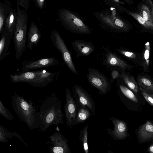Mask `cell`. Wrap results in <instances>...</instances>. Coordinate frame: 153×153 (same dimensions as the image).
Masks as SVG:
<instances>
[{
	"label": "cell",
	"instance_id": "8992f818",
	"mask_svg": "<svg viewBox=\"0 0 153 153\" xmlns=\"http://www.w3.org/2000/svg\"><path fill=\"white\" fill-rule=\"evenodd\" d=\"M102 64L109 68H117L121 70H130L132 66L120 57L114 51L106 46L102 48Z\"/></svg>",
	"mask_w": 153,
	"mask_h": 153
},
{
	"label": "cell",
	"instance_id": "2e32d148",
	"mask_svg": "<svg viewBox=\"0 0 153 153\" xmlns=\"http://www.w3.org/2000/svg\"><path fill=\"white\" fill-rule=\"evenodd\" d=\"M41 34L37 26L33 22L31 24L28 32L27 46L32 50L39 42L41 38Z\"/></svg>",
	"mask_w": 153,
	"mask_h": 153
},
{
	"label": "cell",
	"instance_id": "4dcf8cb0",
	"mask_svg": "<svg viewBox=\"0 0 153 153\" xmlns=\"http://www.w3.org/2000/svg\"><path fill=\"white\" fill-rule=\"evenodd\" d=\"M117 68L110 69L111 78L109 80L110 83H113L115 79H117L120 78V72L117 70Z\"/></svg>",
	"mask_w": 153,
	"mask_h": 153
},
{
	"label": "cell",
	"instance_id": "d590c367",
	"mask_svg": "<svg viewBox=\"0 0 153 153\" xmlns=\"http://www.w3.org/2000/svg\"><path fill=\"white\" fill-rule=\"evenodd\" d=\"M27 0H19V3L20 5H22V6L24 7V4L26 3Z\"/></svg>",
	"mask_w": 153,
	"mask_h": 153
},
{
	"label": "cell",
	"instance_id": "9a60e30c",
	"mask_svg": "<svg viewBox=\"0 0 153 153\" xmlns=\"http://www.w3.org/2000/svg\"><path fill=\"white\" fill-rule=\"evenodd\" d=\"M110 119L114 125V130L112 131L114 136L119 140L126 138L128 136V129L125 122L114 117Z\"/></svg>",
	"mask_w": 153,
	"mask_h": 153
},
{
	"label": "cell",
	"instance_id": "f35d334b",
	"mask_svg": "<svg viewBox=\"0 0 153 153\" xmlns=\"http://www.w3.org/2000/svg\"><path fill=\"white\" fill-rule=\"evenodd\" d=\"M149 94L153 97V94H152L148 92Z\"/></svg>",
	"mask_w": 153,
	"mask_h": 153
},
{
	"label": "cell",
	"instance_id": "603a6c76",
	"mask_svg": "<svg viewBox=\"0 0 153 153\" xmlns=\"http://www.w3.org/2000/svg\"><path fill=\"white\" fill-rule=\"evenodd\" d=\"M88 124H87L79 131V140L82 142L83 150L85 153H88L89 151L88 142Z\"/></svg>",
	"mask_w": 153,
	"mask_h": 153
},
{
	"label": "cell",
	"instance_id": "f546056e",
	"mask_svg": "<svg viewBox=\"0 0 153 153\" xmlns=\"http://www.w3.org/2000/svg\"><path fill=\"white\" fill-rule=\"evenodd\" d=\"M139 90L141 92L143 96L147 102L151 105L153 106V98L149 94L148 92L140 86H139Z\"/></svg>",
	"mask_w": 153,
	"mask_h": 153
},
{
	"label": "cell",
	"instance_id": "8fae6325",
	"mask_svg": "<svg viewBox=\"0 0 153 153\" xmlns=\"http://www.w3.org/2000/svg\"><path fill=\"white\" fill-rule=\"evenodd\" d=\"M59 64L57 59L54 57L41 58L36 61H25L22 63L21 72L55 66Z\"/></svg>",
	"mask_w": 153,
	"mask_h": 153
},
{
	"label": "cell",
	"instance_id": "5b68a950",
	"mask_svg": "<svg viewBox=\"0 0 153 153\" xmlns=\"http://www.w3.org/2000/svg\"><path fill=\"white\" fill-rule=\"evenodd\" d=\"M50 39L55 48L60 52L64 63L69 70L73 73L79 75V73L73 62L70 51L63 39L57 30H55L52 31Z\"/></svg>",
	"mask_w": 153,
	"mask_h": 153
},
{
	"label": "cell",
	"instance_id": "ffe728a7",
	"mask_svg": "<svg viewBox=\"0 0 153 153\" xmlns=\"http://www.w3.org/2000/svg\"><path fill=\"white\" fill-rule=\"evenodd\" d=\"M137 82L139 86L153 94V82L150 78L145 76H139L137 77Z\"/></svg>",
	"mask_w": 153,
	"mask_h": 153
},
{
	"label": "cell",
	"instance_id": "74e56055",
	"mask_svg": "<svg viewBox=\"0 0 153 153\" xmlns=\"http://www.w3.org/2000/svg\"><path fill=\"white\" fill-rule=\"evenodd\" d=\"M152 11H151V14L152 16L153 17V3L152 4Z\"/></svg>",
	"mask_w": 153,
	"mask_h": 153
},
{
	"label": "cell",
	"instance_id": "d4e9b609",
	"mask_svg": "<svg viewBox=\"0 0 153 153\" xmlns=\"http://www.w3.org/2000/svg\"><path fill=\"white\" fill-rule=\"evenodd\" d=\"M13 136V132L9 131L1 125H0V142L7 143L8 140L11 139Z\"/></svg>",
	"mask_w": 153,
	"mask_h": 153
},
{
	"label": "cell",
	"instance_id": "836d02e7",
	"mask_svg": "<svg viewBox=\"0 0 153 153\" xmlns=\"http://www.w3.org/2000/svg\"><path fill=\"white\" fill-rule=\"evenodd\" d=\"M13 133L14 136H15L18 137L20 141L21 142H22L23 143H24L27 147L28 146L27 143L24 142V141L22 139V138L21 136L18 134H17L15 132H14Z\"/></svg>",
	"mask_w": 153,
	"mask_h": 153
},
{
	"label": "cell",
	"instance_id": "9c48e42d",
	"mask_svg": "<svg viewBox=\"0 0 153 153\" xmlns=\"http://www.w3.org/2000/svg\"><path fill=\"white\" fill-rule=\"evenodd\" d=\"M65 25L67 29L72 32L79 34H90V30L79 19L69 12L64 11L61 14Z\"/></svg>",
	"mask_w": 153,
	"mask_h": 153
},
{
	"label": "cell",
	"instance_id": "277c9868",
	"mask_svg": "<svg viewBox=\"0 0 153 153\" xmlns=\"http://www.w3.org/2000/svg\"><path fill=\"white\" fill-rule=\"evenodd\" d=\"M17 13V19L13 35V41L15 51V57L17 59H19L26 50L27 18L25 13L18 7Z\"/></svg>",
	"mask_w": 153,
	"mask_h": 153
},
{
	"label": "cell",
	"instance_id": "8d00e7d4",
	"mask_svg": "<svg viewBox=\"0 0 153 153\" xmlns=\"http://www.w3.org/2000/svg\"><path fill=\"white\" fill-rule=\"evenodd\" d=\"M143 1H146V2L149 4L150 5L152 6V2L151 0H142Z\"/></svg>",
	"mask_w": 153,
	"mask_h": 153
},
{
	"label": "cell",
	"instance_id": "4316f807",
	"mask_svg": "<svg viewBox=\"0 0 153 153\" xmlns=\"http://www.w3.org/2000/svg\"><path fill=\"white\" fill-rule=\"evenodd\" d=\"M119 87L122 93L128 99L135 102H138V99L131 90L122 85H120Z\"/></svg>",
	"mask_w": 153,
	"mask_h": 153
},
{
	"label": "cell",
	"instance_id": "7c38bea8",
	"mask_svg": "<svg viewBox=\"0 0 153 153\" xmlns=\"http://www.w3.org/2000/svg\"><path fill=\"white\" fill-rule=\"evenodd\" d=\"M74 94L77 97L79 101L83 107H87L93 114L95 113L94 102L91 96L82 87L76 84H74L72 87Z\"/></svg>",
	"mask_w": 153,
	"mask_h": 153
},
{
	"label": "cell",
	"instance_id": "6da1fadb",
	"mask_svg": "<svg viewBox=\"0 0 153 153\" xmlns=\"http://www.w3.org/2000/svg\"><path fill=\"white\" fill-rule=\"evenodd\" d=\"M61 106L62 102L55 93L42 102L38 111L40 131H45L52 125L64 123Z\"/></svg>",
	"mask_w": 153,
	"mask_h": 153
},
{
	"label": "cell",
	"instance_id": "52a82bcc",
	"mask_svg": "<svg viewBox=\"0 0 153 153\" xmlns=\"http://www.w3.org/2000/svg\"><path fill=\"white\" fill-rule=\"evenodd\" d=\"M88 71L86 76L88 81L98 90L100 93L105 94L109 91L111 88L109 80L102 73L92 67L89 68Z\"/></svg>",
	"mask_w": 153,
	"mask_h": 153
},
{
	"label": "cell",
	"instance_id": "d6986e66",
	"mask_svg": "<svg viewBox=\"0 0 153 153\" xmlns=\"http://www.w3.org/2000/svg\"><path fill=\"white\" fill-rule=\"evenodd\" d=\"M125 71L121 70L120 78L123 79L125 83L129 88L134 92L137 93L139 89L137 82L133 77L127 74Z\"/></svg>",
	"mask_w": 153,
	"mask_h": 153
},
{
	"label": "cell",
	"instance_id": "ba28073f",
	"mask_svg": "<svg viewBox=\"0 0 153 153\" xmlns=\"http://www.w3.org/2000/svg\"><path fill=\"white\" fill-rule=\"evenodd\" d=\"M50 141L46 142L51 153H71L68 144V140L59 131H54L49 137Z\"/></svg>",
	"mask_w": 153,
	"mask_h": 153
},
{
	"label": "cell",
	"instance_id": "4fadbf2b",
	"mask_svg": "<svg viewBox=\"0 0 153 153\" xmlns=\"http://www.w3.org/2000/svg\"><path fill=\"white\" fill-rule=\"evenodd\" d=\"M71 45L77 56H88L95 49V47L91 41L76 40L72 42Z\"/></svg>",
	"mask_w": 153,
	"mask_h": 153
},
{
	"label": "cell",
	"instance_id": "cb8c5ba5",
	"mask_svg": "<svg viewBox=\"0 0 153 153\" xmlns=\"http://www.w3.org/2000/svg\"><path fill=\"white\" fill-rule=\"evenodd\" d=\"M139 14L146 22L153 23V17L149 7L146 5L143 4L141 6Z\"/></svg>",
	"mask_w": 153,
	"mask_h": 153
},
{
	"label": "cell",
	"instance_id": "484cf974",
	"mask_svg": "<svg viewBox=\"0 0 153 153\" xmlns=\"http://www.w3.org/2000/svg\"><path fill=\"white\" fill-rule=\"evenodd\" d=\"M129 14L145 27L153 30V23L148 22L144 20L141 15L137 13L129 12Z\"/></svg>",
	"mask_w": 153,
	"mask_h": 153
},
{
	"label": "cell",
	"instance_id": "3957f363",
	"mask_svg": "<svg viewBox=\"0 0 153 153\" xmlns=\"http://www.w3.org/2000/svg\"><path fill=\"white\" fill-rule=\"evenodd\" d=\"M56 74V72L42 69L16 73L10 75V78L13 83L25 82L34 87L42 88L47 86L52 82Z\"/></svg>",
	"mask_w": 153,
	"mask_h": 153
},
{
	"label": "cell",
	"instance_id": "7a4b0ae2",
	"mask_svg": "<svg viewBox=\"0 0 153 153\" xmlns=\"http://www.w3.org/2000/svg\"><path fill=\"white\" fill-rule=\"evenodd\" d=\"M11 104L19 119L30 129H34L39 127L38 112L31 100L28 101L14 93L12 96Z\"/></svg>",
	"mask_w": 153,
	"mask_h": 153
},
{
	"label": "cell",
	"instance_id": "e0dca14e",
	"mask_svg": "<svg viewBox=\"0 0 153 153\" xmlns=\"http://www.w3.org/2000/svg\"><path fill=\"white\" fill-rule=\"evenodd\" d=\"M138 133L140 140L142 142L153 139V124L147 120L139 128Z\"/></svg>",
	"mask_w": 153,
	"mask_h": 153
},
{
	"label": "cell",
	"instance_id": "7402d4cb",
	"mask_svg": "<svg viewBox=\"0 0 153 153\" xmlns=\"http://www.w3.org/2000/svg\"><path fill=\"white\" fill-rule=\"evenodd\" d=\"M150 50V43L149 42H147L145 44L143 53V60L141 65L143 70L145 72H149V63Z\"/></svg>",
	"mask_w": 153,
	"mask_h": 153
},
{
	"label": "cell",
	"instance_id": "ab89813d",
	"mask_svg": "<svg viewBox=\"0 0 153 153\" xmlns=\"http://www.w3.org/2000/svg\"></svg>",
	"mask_w": 153,
	"mask_h": 153
},
{
	"label": "cell",
	"instance_id": "f1b7e54d",
	"mask_svg": "<svg viewBox=\"0 0 153 153\" xmlns=\"http://www.w3.org/2000/svg\"><path fill=\"white\" fill-rule=\"evenodd\" d=\"M117 52L122 55L124 57L132 60L136 59L137 55L134 53L122 48L116 49Z\"/></svg>",
	"mask_w": 153,
	"mask_h": 153
},
{
	"label": "cell",
	"instance_id": "d6a6232c",
	"mask_svg": "<svg viewBox=\"0 0 153 153\" xmlns=\"http://www.w3.org/2000/svg\"><path fill=\"white\" fill-rule=\"evenodd\" d=\"M36 1L39 7L40 8H43L44 5L45 0H36Z\"/></svg>",
	"mask_w": 153,
	"mask_h": 153
},
{
	"label": "cell",
	"instance_id": "ac0fdd59",
	"mask_svg": "<svg viewBox=\"0 0 153 153\" xmlns=\"http://www.w3.org/2000/svg\"><path fill=\"white\" fill-rule=\"evenodd\" d=\"M17 17V13L12 10L10 12L5 21L4 29L12 36L15 31Z\"/></svg>",
	"mask_w": 153,
	"mask_h": 153
},
{
	"label": "cell",
	"instance_id": "e575fe53",
	"mask_svg": "<svg viewBox=\"0 0 153 153\" xmlns=\"http://www.w3.org/2000/svg\"><path fill=\"white\" fill-rule=\"evenodd\" d=\"M147 151L150 153H153V144L149 147Z\"/></svg>",
	"mask_w": 153,
	"mask_h": 153
},
{
	"label": "cell",
	"instance_id": "44dd1931",
	"mask_svg": "<svg viewBox=\"0 0 153 153\" xmlns=\"http://www.w3.org/2000/svg\"><path fill=\"white\" fill-rule=\"evenodd\" d=\"M91 113L86 108L82 107L77 112L75 125H77L87 121L90 117Z\"/></svg>",
	"mask_w": 153,
	"mask_h": 153
},
{
	"label": "cell",
	"instance_id": "1f68e13d",
	"mask_svg": "<svg viewBox=\"0 0 153 153\" xmlns=\"http://www.w3.org/2000/svg\"><path fill=\"white\" fill-rule=\"evenodd\" d=\"M4 10L1 6L0 8V35L3 27V25L5 19V15Z\"/></svg>",
	"mask_w": 153,
	"mask_h": 153
},
{
	"label": "cell",
	"instance_id": "30bf717a",
	"mask_svg": "<svg viewBox=\"0 0 153 153\" xmlns=\"http://www.w3.org/2000/svg\"><path fill=\"white\" fill-rule=\"evenodd\" d=\"M66 101L64 106L66 124L71 129L75 125L76 117V107L74 98L68 86L65 91Z\"/></svg>",
	"mask_w": 153,
	"mask_h": 153
},
{
	"label": "cell",
	"instance_id": "83f0119b",
	"mask_svg": "<svg viewBox=\"0 0 153 153\" xmlns=\"http://www.w3.org/2000/svg\"><path fill=\"white\" fill-rule=\"evenodd\" d=\"M0 114L6 119L11 121L14 119L13 115L4 106L1 100H0Z\"/></svg>",
	"mask_w": 153,
	"mask_h": 153
},
{
	"label": "cell",
	"instance_id": "5bb4252c",
	"mask_svg": "<svg viewBox=\"0 0 153 153\" xmlns=\"http://www.w3.org/2000/svg\"><path fill=\"white\" fill-rule=\"evenodd\" d=\"M0 36V62H1L10 54L11 51L9 49L12 36L4 28L2 30Z\"/></svg>",
	"mask_w": 153,
	"mask_h": 153
}]
</instances>
